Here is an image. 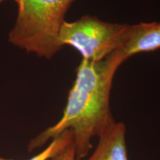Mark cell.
Segmentation results:
<instances>
[{
  "instance_id": "obj_1",
  "label": "cell",
  "mask_w": 160,
  "mask_h": 160,
  "mask_svg": "<svg viewBox=\"0 0 160 160\" xmlns=\"http://www.w3.org/2000/svg\"><path fill=\"white\" fill-rule=\"evenodd\" d=\"M120 66L110 54L102 61L83 59L70 90L62 117L55 125L31 140L28 151L42 147L67 130L73 133L76 160L88 155L98 137L115 122L110 108V95L115 73Z\"/></svg>"
},
{
  "instance_id": "obj_2",
  "label": "cell",
  "mask_w": 160,
  "mask_h": 160,
  "mask_svg": "<svg viewBox=\"0 0 160 160\" xmlns=\"http://www.w3.org/2000/svg\"><path fill=\"white\" fill-rule=\"evenodd\" d=\"M75 1L17 0V17L9 33V42L28 53L51 59L62 48L60 30Z\"/></svg>"
},
{
  "instance_id": "obj_3",
  "label": "cell",
  "mask_w": 160,
  "mask_h": 160,
  "mask_svg": "<svg viewBox=\"0 0 160 160\" xmlns=\"http://www.w3.org/2000/svg\"><path fill=\"white\" fill-rule=\"evenodd\" d=\"M128 25L106 22L85 15L74 22H64L59 33L61 45L75 48L83 59L102 61L119 48Z\"/></svg>"
},
{
  "instance_id": "obj_4",
  "label": "cell",
  "mask_w": 160,
  "mask_h": 160,
  "mask_svg": "<svg viewBox=\"0 0 160 160\" xmlns=\"http://www.w3.org/2000/svg\"><path fill=\"white\" fill-rule=\"evenodd\" d=\"M159 48L160 22H142L128 25L122 43L111 55L121 65L137 53L153 52Z\"/></svg>"
},
{
  "instance_id": "obj_5",
  "label": "cell",
  "mask_w": 160,
  "mask_h": 160,
  "mask_svg": "<svg viewBox=\"0 0 160 160\" xmlns=\"http://www.w3.org/2000/svg\"><path fill=\"white\" fill-rule=\"evenodd\" d=\"M125 133L122 122L112 124L99 136L97 148L87 160H128Z\"/></svg>"
},
{
  "instance_id": "obj_6",
  "label": "cell",
  "mask_w": 160,
  "mask_h": 160,
  "mask_svg": "<svg viewBox=\"0 0 160 160\" xmlns=\"http://www.w3.org/2000/svg\"><path fill=\"white\" fill-rule=\"evenodd\" d=\"M73 139V133L71 130L62 132L61 134L52 139L51 142L46 148L39 153V154L34 156L33 157L28 160H48L51 159L55 153L63 148L65 145H67L72 139ZM0 160H14L12 159H5V158L0 157Z\"/></svg>"
},
{
  "instance_id": "obj_7",
  "label": "cell",
  "mask_w": 160,
  "mask_h": 160,
  "mask_svg": "<svg viewBox=\"0 0 160 160\" xmlns=\"http://www.w3.org/2000/svg\"><path fill=\"white\" fill-rule=\"evenodd\" d=\"M51 160H76L75 144L73 139L51 158Z\"/></svg>"
},
{
  "instance_id": "obj_8",
  "label": "cell",
  "mask_w": 160,
  "mask_h": 160,
  "mask_svg": "<svg viewBox=\"0 0 160 160\" xmlns=\"http://www.w3.org/2000/svg\"><path fill=\"white\" fill-rule=\"evenodd\" d=\"M4 1H5V0H0V4H1L2 2H3ZM13 1L16 2V1H17V0H13Z\"/></svg>"
}]
</instances>
